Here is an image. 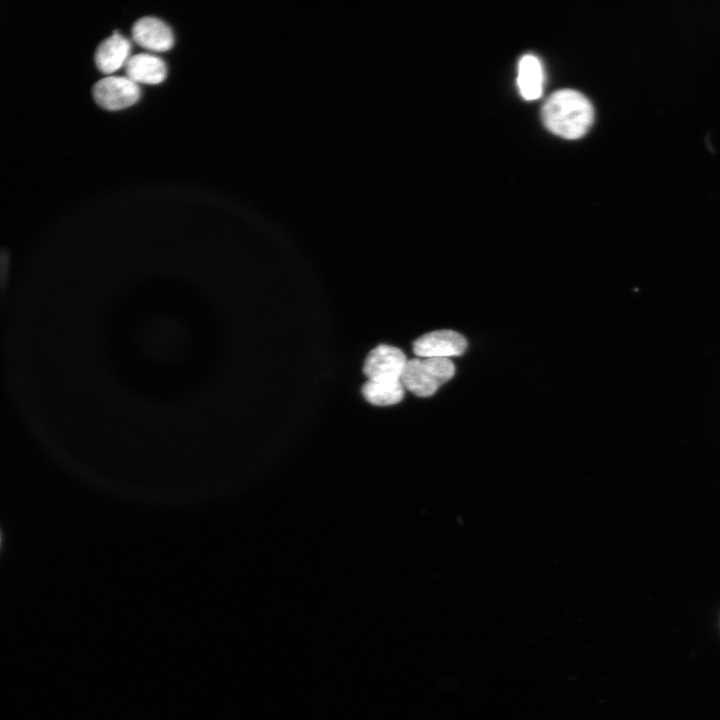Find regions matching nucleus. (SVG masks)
Masks as SVG:
<instances>
[{"instance_id": "nucleus-3", "label": "nucleus", "mask_w": 720, "mask_h": 720, "mask_svg": "<svg viewBox=\"0 0 720 720\" xmlns=\"http://www.w3.org/2000/svg\"><path fill=\"white\" fill-rule=\"evenodd\" d=\"M407 358L397 347L382 344L367 355L363 373L368 380L401 381Z\"/></svg>"}, {"instance_id": "nucleus-5", "label": "nucleus", "mask_w": 720, "mask_h": 720, "mask_svg": "<svg viewBox=\"0 0 720 720\" xmlns=\"http://www.w3.org/2000/svg\"><path fill=\"white\" fill-rule=\"evenodd\" d=\"M466 339L456 331L442 329L426 333L413 344V352L420 358H447L462 355Z\"/></svg>"}, {"instance_id": "nucleus-1", "label": "nucleus", "mask_w": 720, "mask_h": 720, "mask_svg": "<svg viewBox=\"0 0 720 720\" xmlns=\"http://www.w3.org/2000/svg\"><path fill=\"white\" fill-rule=\"evenodd\" d=\"M593 119L594 112L590 101L572 89L552 93L542 107V120L546 128L570 140L584 136Z\"/></svg>"}, {"instance_id": "nucleus-2", "label": "nucleus", "mask_w": 720, "mask_h": 720, "mask_svg": "<svg viewBox=\"0 0 720 720\" xmlns=\"http://www.w3.org/2000/svg\"><path fill=\"white\" fill-rule=\"evenodd\" d=\"M455 366L447 358H413L407 360L401 382L405 389L418 397L432 396L437 389L450 380Z\"/></svg>"}, {"instance_id": "nucleus-8", "label": "nucleus", "mask_w": 720, "mask_h": 720, "mask_svg": "<svg viewBox=\"0 0 720 720\" xmlns=\"http://www.w3.org/2000/svg\"><path fill=\"white\" fill-rule=\"evenodd\" d=\"M130 50L131 44L129 40L118 33H114L105 39L96 50L95 63L97 68L105 74L117 71L126 64Z\"/></svg>"}, {"instance_id": "nucleus-9", "label": "nucleus", "mask_w": 720, "mask_h": 720, "mask_svg": "<svg viewBox=\"0 0 720 720\" xmlns=\"http://www.w3.org/2000/svg\"><path fill=\"white\" fill-rule=\"evenodd\" d=\"M517 83L524 99L531 101L540 98L544 85V72L536 56L527 54L520 59Z\"/></svg>"}, {"instance_id": "nucleus-7", "label": "nucleus", "mask_w": 720, "mask_h": 720, "mask_svg": "<svg viewBox=\"0 0 720 720\" xmlns=\"http://www.w3.org/2000/svg\"><path fill=\"white\" fill-rule=\"evenodd\" d=\"M126 77L135 83L158 84L164 81L167 69L164 61L151 54L129 57L125 64Z\"/></svg>"}, {"instance_id": "nucleus-4", "label": "nucleus", "mask_w": 720, "mask_h": 720, "mask_svg": "<svg viewBox=\"0 0 720 720\" xmlns=\"http://www.w3.org/2000/svg\"><path fill=\"white\" fill-rule=\"evenodd\" d=\"M93 96L101 107L107 110H119L138 101L140 88L127 77L108 76L94 85Z\"/></svg>"}, {"instance_id": "nucleus-6", "label": "nucleus", "mask_w": 720, "mask_h": 720, "mask_svg": "<svg viewBox=\"0 0 720 720\" xmlns=\"http://www.w3.org/2000/svg\"><path fill=\"white\" fill-rule=\"evenodd\" d=\"M132 35L138 45L152 51H167L174 44L170 27L154 17L139 19L132 28Z\"/></svg>"}, {"instance_id": "nucleus-10", "label": "nucleus", "mask_w": 720, "mask_h": 720, "mask_svg": "<svg viewBox=\"0 0 720 720\" xmlns=\"http://www.w3.org/2000/svg\"><path fill=\"white\" fill-rule=\"evenodd\" d=\"M404 389L401 381L367 380L362 386V394L372 405L390 406L403 399Z\"/></svg>"}]
</instances>
